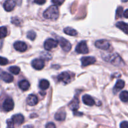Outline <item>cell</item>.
Listing matches in <instances>:
<instances>
[{
  "instance_id": "cell-26",
  "label": "cell",
  "mask_w": 128,
  "mask_h": 128,
  "mask_svg": "<svg viewBox=\"0 0 128 128\" xmlns=\"http://www.w3.org/2000/svg\"><path fill=\"white\" fill-rule=\"evenodd\" d=\"M9 71H10L12 74H15V75H17L20 73V68L19 67H18V66H11V67L9 68Z\"/></svg>"
},
{
  "instance_id": "cell-3",
  "label": "cell",
  "mask_w": 128,
  "mask_h": 128,
  "mask_svg": "<svg viewBox=\"0 0 128 128\" xmlns=\"http://www.w3.org/2000/svg\"><path fill=\"white\" fill-rule=\"evenodd\" d=\"M58 45V41L54 39L50 38L45 41L44 43V47L45 50H46L47 51H50V50L57 47Z\"/></svg>"
},
{
  "instance_id": "cell-40",
  "label": "cell",
  "mask_w": 128,
  "mask_h": 128,
  "mask_svg": "<svg viewBox=\"0 0 128 128\" xmlns=\"http://www.w3.org/2000/svg\"><path fill=\"white\" fill-rule=\"evenodd\" d=\"M2 41L0 40V48L2 47Z\"/></svg>"
},
{
  "instance_id": "cell-20",
  "label": "cell",
  "mask_w": 128,
  "mask_h": 128,
  "mask_svg": "<svg viewBox=\"0 0 128 128\" xmlns=\"http://www.w3.org/2000/svg\"><path fill=\"white\" fill-rule=\"evenodd\" d=\"M30 86V82L26 80H22L19 82V87L22 91H27Z\"/></svg>"
},
{
  "instance_id": "cell-28",
  "label": "cell",
  "mask_w": 128,
  "mask_h": 128,
  "mask_svg": "<svg viewBox=\"0 0 128 128\" xmlns=\"http://www.w3.org/2000/svg\"><path fill=\"white\" fill-rule=\"evenodd\" d=\"M36 33H35L33 31H29L27 34L28 38H29L30 40H32V41H33V40L36 38Z\"/></svg>"
},
{
  "instance_id": "cell-11",
  "label": "cell",
  "mask_w": 128,
  "mask_h": 128,
  "mask_svg": "<svg viewBox=\"0 0 128 128\" xmlns=\"http://www.w3.org/2000/svg\"><path fill=\"white\" fill-rule=\"evenodd\" d=\"M81 61L82 66H87L95 63L96 59L92 56H86V57L82 58Z\"/></svg>"
},
{
  "instance_id": "cell-22",
  "label": "cell",
  "mask_w": 128,
  "mask_h": 128,
  "mask_svg": "<svg viewBox=\"0 0 128 128\" xmlns=\"http://www.w3.org/2000/svg\"><path fill=\"white\" fill-rule=\"evenodd\" d=\"M64 32L68 35H70V36H76L78 34V32L76 31V30H75L74 29H72V28L68 27L64 30Z\"/></svg>"
},
{
  "instance_id": "cell-8",
  "label": "cell",
  "mask_w": 128,
  "mask_h": 128,
  "mask_svg": "<svg viewBox=\"0 0 128 128\" xmlns=\"http://www.w3.org/2000/svg\"><path fill=\"white\" fill-rule=\"evenodd\" d=\"M58 80L60 82H62L65 84H68L71 82V76L68 72H62L58 76Z\"/></svg>"
},
{
  "instance_id": "cell-24",
  "label": "cell",
  "mask_w": 128,
  "mask_h": 128,
  "mask_svg": "<svg viewBox=\"0 0 128 128\" xmlns=\"http://www.w3.org/2000/svg\"><path fill=\"white\" fill-rule=\"evenodd\" d=\"M120 98L122 102H128V91H124L121 92L120 95Z\"/></svg>"
},
{
  "instance_id": "cell-9",
  "label": "cell",
  "mask_w": 128,
  "mask_h": 128,
  "mask_svg": "<svg viewBox=\"0 0 128 128\" xmlns=\"http://www.w3.org/2000/svg\"><path fill=\"white\" fill-rule=\"evenodd\" d=\"M32 68L36 70H41L44 67V62L42 59H35L31 62Z\"/></svg>"
},
{
  "instance_id": "cell-4",
  "label": "cell",
  "mask_w": 128,
  "mask_h": 128,
  "mask_svg": "<svg viewBox=\"0 0 128 128\" xmlns=\"http://www.w3.org/2000/svg\"><path fill=\"white\" fill-rule=\"evenodd\" d=\"M76 51L79 54H88L89 52L87 44L85 41H82L78 43L76 47Z\"/></svg>"
},
{
  "instance_id": "cell-5",
  "label": "cell",
  "mask_w": 128,
  "mask_h": 128,
  "mask_svg": "<svg viewBox=\"0 0 128 128\" xmlns=\"http://www.w3.org/2000/svg\"><path fill=\"white\" fill-rule=\"evenodd\" d=\"M95 46L96 48L101 50H108L110 48V43L106 40H100L96 41Z\"/></svg>"
},
{
  "instance_id": "cell-10",
  "label": "cell",
  "mask_w": 128,
  "mask_h": 128,
  "mask_svg": "<svg viewBox=\"0 0 128 128\" xmlns=\"http://www.w3.org/2000/svg\"><path fill=\"white\" fill-rule=\"evenodd\" d=\"M14 48L15 50L20 52H24L27 50V45L22 41H16L14 43Z\"/></svg>"
},
{
  "instance_id": "cell-38",
  "label": "cell",
  "mask_w": 128,
  "mask_h": 128,
  "mask_svg": "<svg viewBox=\"0 0 128 128\" xmlns=\"http://www.w3.org/2000/svg\"><path fill=\"white\" fill-rule=\"evenodd\" d=\"M23 128H34V127L32 125H26L25 126H24Z\"/></svg>"
},
{
  "instance_id": "cell-21",
  "label": "cell",
  "mask_w": 128,
  "mask_h": 128,
  "mask_svg": "<svg viewBox=\"0 0 128 128\" xmlns=\"http://www.w3.org/2000/svg\"><path fill=\"white\" fill-rule=\"evenodd\" d=\"M66 114L65 112H59L55 114V120L59 121H62L66 119Z\"/></svg>"
},
{
  "instance_id": "cell-7",
  "label": "cell",
  "mask_w": 128,
  "mask_h": 128,
  "mask_svg": "<svg viewBox=\"0 0 128 128\" xmlns=\"http://www.w3.org/2000/svg\"><path fill=\"white\" fill-rule=\"evenodd\" d=\"M14 104L13 101L11 98H7L4 101L3 104H2V108L4 111L6 112H9L13 110Z\"/></svg>"
},
{
  "instance_id": "cell-14",
  "label": "cell",
  "mask_w": 128,
  "mask_h": 128,
  "mask_svg": "<svg viewBox=\"0 0 128 128\" xmlns=\"http://www.w3.org/2000/svg\"><path fill=\"white\" fill-rule=\"evenodd\" d=\"M0 78L4 82L10 83L13 81V76L11 74H9L6 72H2L0 74Z\"/></svg>"
},
{
  "instance_id": "cell-25",
  "label": "cell",
  "mask_w": 128,
  "mask_h": 128,
  "mask_svg": "<svg viewBox=\"0 0 128 128\" xmlns=\"http://www.w3.org/2000/svg\"><path fill=\"white\" fill-rule=\"evenodd\" d=\"M8 30L5 26H2L0 27V40L3 39L7 36Z\"/></svg>"
},
{
  "instance_id": "cell-12",
  "label": "cell",
  "mask_w": 128,
  "mask_h": 128,
  "mask_svg": "<svg viewBox=\"0 0 128 128\" xmlns=\"http://www.w3.org/2000/svg\"><path fill=\"white\" fill-rule=\"evenodd\" d=\"M15 6H16V2L14 0H6L3 4L4 9L8 12L12 11Z\"/></svg>"
},
{
  "instance_id": "cell-2",
  "label": "cell",
  "mask_w": 128,
  "mask_h": 128,
  "mask_svg": "<svg viewBox=\"0 0 128 128\" xmlns=\"http://www.w3.org/2000/svg\"><path fill=\"white\" fill-rule=\"evenodd\" d=\"M43 16L48 20H56L59 18V10L56 6L53 5L49 7L44 12Z\"/></svg>"
},
{
  "instance_id": "cell-18",
  "label": "cell",
  "mask_w": 128,
  "mask_h": 128,
  "mask_svg": "<svg viewBox=\"0 0 128 128\" xmlns=\"http://www.w3.org/2000/svg\"><path fill=\"white\" fill-rule=\"evenodd\" d=\"M116 27L123 31L124 33L128 34V24L123 21H120L116 23Z\"/></svg>"
},
{
  "instance_id": "cell-15",
  "label": "cell",
  "mask_w": 128,
  "mask_h": 128,
  "mask_svg": "<svg viewBox=\"0 0 128 128\" xmlns=\"http://www.w3.org/2000/svg\"><path fill=\"white\" fill-rule=\"evenodd\" d=\"M26 102H27L28 105L31 106H33L37 104L38 102V99L37 96H35V95L30 94L28 96Z\"/></svg>"
},
{
  "instance_id": "cell-1",
  "label": "cell",
  "mask_w": 128,
  "mask_h": 128,
  "mask_svg": "<svg viewBox=\"0 0 128 128\" xmlns=\"http://www.w3.org/2000/svg\"><path fill=\"white\" fill-rule=\"evenodd\" d=\"M103 60L107 62L116 66H122L124 65V62L118 54H109L102 56Z\"/></svg>"
},
{
  "instance_id": "cell-17",
  "label": "cell",
  "mask_w": 128,
  "mask_h": 128,
  "mask_svg": "<svg viewBox=\"0 0 128 128\" xmlns=\"http://www.w3.org/2000/svg\"><path fill=\"white\" fill-rule=\"evenodd\" d=\"M79 104H80V101H79L78 98L77 97H75L74 100L70 102L69 106H70V109L71 110H72L74 112H75L79 108Z\"/></svg>"
},
{
  "instance_id": "cell-36",
  "label": "cell",
  "mask_w": 128,
  "mask_h": 128,
  "mask_svg": "<svg viewBox=\"0 0 128 128\" xmlns=\"http://www.w3.org/2000/svg\"><path fill=\"white\" fill-rule=\"evenodd\" d=\"M11 22H12V23L16 25H19V23H20V22H19V20L18 18H12Z\"/></svg>"
},
{
  "instance_id": "cell-30",
  "label": "cell",
  "mask_w": 128,
  "mask_h": 128,
  "mask_svg": "<svg viewBox=\"0 0 128 128\" xmlns=\"http://www.w3.org/2000/svg\"><path fill=\"white\" fill-rule=\"evenodd\" d=\"M8 63V60L6 58L0 56V65L1 66H4Z\"/></svg>"
},
{
  "instance_id": "cell-16",
  "label": "cell",
  "mask_w": 128,
  "mask_h": 128,
  "mask_svg": "<svg viewBox=\"0 0 128 128\" xmlns=\"http://www.w3.org/2000/svg\"><path fill=\"white\" fill-rule=\"evenodd\" d=\"M82 101H83L84 104L87 106H92L95 104L93 98L88 94H85L82 96Z\"/></svg>"
},
{
  "instance_id": "cell-27",
  "label": "cell",
  "mask_w": 128,
  "mask_h": 128,
  "mask_svg": "<svg viewBox=\"0 0 128 128\" xmlns=\"http://www.w3.org/2000/svg\"><path fill=\"white\" fill-rule=\"evenodd\" d=\"M41 58L44 60H51L52 58V56L51 55V54L49 53L48 52H42L41 54Z\"/></svg>"
},
{
  "instance_id": "cell-37",
  "label": "cell",
  "mask_w": 128,
  "mask_h": 128,
  "mask_svg": "<svg viewBox=\"0 0 128 128\" xmlns=\"http://www.w3.org/2000/svg\"><path fill=\"white\" fill-rule=\"evenodd\" d=\"M123 16L124 17L126 18H128V9L123 12Z\"/></svg>"
},
{
  "instance_id": "cell-33",
  "label": "cell",
  "mask_w": 128,
  "mask_h": 128,
  "mask_svg": "<svg viewBox=\"0 0 128 128\" xmlns=\"http://www.w3.org/2000/svg\"><path fill=\"white\" fill-rule=\"evenodd\" d=\"M45 128H56V126L53 122H49L46 125Z\"/></svg>"
},
{
  "instance_id": "cell-32",
  "label": "cell",
  "mask_w": 128,
  "mask_h": 128,
  "mask_svg": "<svg viewBox=\"0 0 128 128\" xmlns=\"http://www.w3.org/2000/svg\"><path fill=\"white\" fill-rule=\"evenodd\" d=\"M120 128H128V121H123L120 124Z\"/></svg>"
},
{
  "instance_id": "cell-39",
  "label": "cell",
  "mask_w": 128,
  "mask_h": 128,
  "mask_svg": "<svg viewBox=\"0 0 128 128\" xmlns=\"http://www.w3.org/2000/svg\"><path fill=\"white\" fill-rule=\"evenodd\" d=\"M16 2H17V3L18 4H21L22 0H16Z\"/></svg>"
},
{
  "instance_id": "cell-6",
  "label": "cell",
  "mask_w": 128,
  "mask_h": 128,
  "mask_svg": "<svg viewBox=\"0 0 128 128\" xmlns=\"http://www.w3.org/2000/svg\"><path fill=\"white\" fill-rule=\"evenodd\" d=\"M58 41V43H60L61 48L65 52H68V51H70L71 50V44L67 40H66L65 38H60Z\"/></svg>"
},
{
  "instance_id": "cell-34",
  "label": "cell",
  "mask_w": 128,
  "mask_h": 128,
  "mask_svg": "<svg viewBox=\"0 0 128 128\" xmlns=\"http://www.w3.org/2000/svg\"><path fill=\"white\" fill-rule=\"evenodd\" d=\"M7 124H8V128H14L13 127V122H12L11 120H8L7 121Z\"/></svg>"
},
{
  "instance_id": "cell-23",
  "label": "cell",
  "mask_w": 128,
  "mask_h": 128,
  "mask_svg": "<svg viewBox=\"0 0 128 128\" xmlns=\"http://www.w3.org/2000/svg\"><path fill=\"white\" fill-rule=\"evenodd\" d=\"M50 87V82L46 80H42L40 82V88L42 90H47Z\"/></svg>"
},
{
  "instance_id": "cell-13",
  "label": "cell",
  "mask_w": 128,
  "mask_h": 128,
  "mask_svg": "<svg viewBox=\"0 0 128 128\" xmlns=\"http://www.w3.org/2000/svg\"><path fill=\"white\" fill-rule=\"evenodd\" d=\"M11 121L13 122V124L20 125L23 123L24 121V116L22 114H15L12 116Z\"/></svg>"
},
{
  "instance_id": "cell-29",
  "label": "cell",
  "mask_w": 128,
  "mask_h": 128,
  "mask_svg": "<svg viewBox=\"0 0 128 128\" xmlns=\"http://www.w3.org/2000/svg\"><path fill=\"white\" fill-rule=\"evenodd\" d=\"M123 14V9L122 7H119L116 11V17L121 18Z\"/></svg>"
},
{
  "instance_id": "cell-31",
  "label": "cell",
  "mask_w": 128,
  "mask_h": 128,
  "mask_svg": "<svg viewBox=\"0 0 128 128\" xmlns=\"http://www.w3.org/2000/svg\"><path fill=\"white\" fill-rule=\"evenodd\" d=\"M64 0H52V2L55 5V6H59V5H61Z\"/></svg>"
},
{
  "instance_id": "cell-19",
  "label": "cell",
  "mask_w": 128,
  "mask_h": 128,
  "mask_svg": "<svg viewBox=\"0 0 128 128\" xmlns=\"http://www.w3.org/2000/svg\"><path fill=\"white\" fill-rule=\"evenodd\" d=\"M125 86V82L123 80H118L117 82H116V84H115L114 88V92H117L119 91L122 90Z\"/></svg>"
},
{
  "instance_id": "cell-35",
  "label": "cell",
  "mask_w": 128,
  "mask_h": 128,
  "mask_svg": "<svg viewBox=\"0 0 128 128\" xmlns=\"http://www.w3.org/2000/svg\"><path fill=\"white\" fill-rule=\"evenodd\" d=\"M35 3L38 4H40V5H42L43 4L45 3L46 2V0H34Z\"/></svg>"
},
{
  "instance_id": "cell-41",
  "label": "cell",
  "mask_w": 128,
  "mask_h": 128,
  "mask_svg": "<svg viewBox=\"0 0 128 128\" xmlns=\"http://www.w3.org/2000/svg\"><path fill=\"white\" fill-rule=\"evenodd\" d=\"M122 1H123V2H126V1H128V0H122Z\"/></svg>"
}]
</instances>
